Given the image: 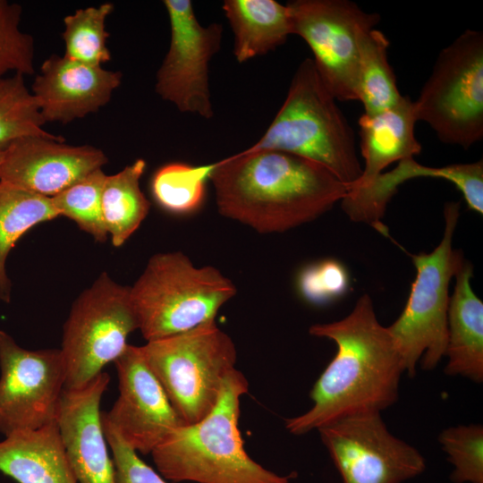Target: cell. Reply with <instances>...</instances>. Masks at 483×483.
<instances>
[{
    "label": "cell",
    "mask_w": 483,
    "mask_h": 483,
    "mask_svg": "<svg viewBox=\"0 0 483 483\" xmlns=\"http://www.w3.org/2000/svg\"><path fill=\"white\" fill-rule=\"evenodd\" d=\"M104 433L109 445L118 483H168L165 479L144 462L105 418Z\"/></svg>",
    "instance_id": "cell-33"
},
{
    "label": "cell",
    "mask_w": 483,
    "mask_h": 483,
    "mask_svg": "<svg viewBox=\"0 0 483 483\" xmlns=\"http://www.w3.org/2000/svg\"><path fill=\"white\" fill-rule=\"evenodd\" d=\"M460 216V202L444 208L445 230L439 244L429 253L411 255L416 269L405 307L386 326L401 356L404 372L416 375L417 363L429 371L445 357L447 342L449 285L465 258L453 247Z\"/></svg>",
    "instance_id": "cell-6"
},
{
    "label": "cell",
    "mask_w": 483,
    "mask_h": 483,
    "mask_svg": "<svg viewBox=\"0 0 483 483\" xmlns=\"http://www.w3.org/2000/svg\"><path fill=\"white\" fill-rule=\"evenodd\" d=\"M140 347L184 424L199 421L214 409L237 360L233 341L215 320Z\"/></svg>",
    "instance_id": "cell-7"
},
{
    "label": "cell",
    "mask_w": 483,
    "mask_h": 483,
    "mask_svg": "<svg viewBox=\"0 0 483 483\" xmlns=\"http://www.w3.org/2000/svg\"><path fill=\"white\" fill-rule=\"evenodd\" d=\"M418 177L450 182L461 191L470 210L483 214L482 160L441 167L426 166L417 163L414 158L401 160L393 170L381 173L368 186L347 188L341 200L342 208L352 221L368 224L387 235V227L382 222L387 203L401 184Z\"/></svg>",
    "instance_id": "cell-18"
},
{
    "label": "cell",
    "mask_w": 483,
    "mask_h": 483,
    "mask_svg": "<svg viewBox=\"0 0 483 483\" xmlns=\"http://www.w3.org/2000/svg\"><path fill=\"white\" fill-rule=\"evenodd\" d=\"M416 122L413 101L407 96L386 110L363 114L359 125L365 165L360 177L347 188H364L392 163L419 155L422 147L415 137Z\"/></svg>",
    "instance_id": "cell-19"
},
{
    "label": "cell",
    "mask_w": 483,
    "mask_h": 483,
    "mask_svg": "<svg viewBox=\"0 0 483 483\" xmlns=\"http://www.w3.org/2000/svg\"><path fill=\"white\" fill-rule=\"evenodd\" d=\"M389 41L376 28L359 37L358 100L365 114H374L395 106L402 98L395 75L388 62Z\"/></svg>",
    "instance_id": "cell-25"
},
{
    "label": "cell",
    "mask_w": 483,
    "mask_h": 483,
    "mask_svg": "<svg viewBox=\"0 0 483 483\" xmlns=\"http://www.w3.org/2000/svg\"><path fill=\"white\" fill-rule=\"evenodd\" d=\"M237 289L212 266L196 267L181 251L153 255L130 287L138 329L147 342L188 331L210 320Z\"/></svg>",
    "instance_id": "cell-5"
},
{
    "label": "cell",
    "mask_w": 483,
    "mask_h": 483,
    "mask_svg": "<svg viewBox=\"0 0 483 483\" xmlns=\"http://www.w3.org/2000/svg\"><path fill=\"white\" fill-rule=\"evenodd\" d=\"M218 212L259 233H284L341 202L347 186L323 165L274 149L214 163L209 174Z\"/></svg>",
    "instance_id": "cell-2"
},
{
    "label": "cell",
    "mask_w": 483,
    "mask_h": 483,
    "mask_svg": "<svg viewBox=\"0 0 483 483\" xmlns=\"http://www.w3.org/2000/svg\"><path fill=\"white\" fill-rule=\"evenodd\" d=\"M64 142L61 136L14 141L4 152L0 181L52 198L107 163L100 148Z\"/></svg>",
    "instance_id": "cell-15"
},
{
    "label": "cell",
    "mask_w": 483,
    "mask_h": 483,
    "mask_svg": "<svg viewBox=\"0 0 483 483\" xmlns=\"http://www.w3.org/2000/svg\"><path fill=\"white\" fill-rule=\"evenodd\" d=\"M318 432L343 483H402L425 470L422 454L394 436L380 412L347 416Z\"/></svg>",
    "instance_id": "cell-11"
},
{
    "label": "cell",
    "mask_w": 483,
    "mask_h": 483,
    "mask_svg": "<svg viewBox=\"0 0 483 483\" xmlns=\"http://www.w3.org/2000/svg\"><path fill=\"white\" fill-rule=\"evenodd\" d=\"M0 471L18 483H78L56 420L0 441Z\"/></svg>",
    "instance_id": "cell-21"
},
{
    "label": "cell",
    "mask_w": 483,
    "mask_h": 483,
    "mask_svg": "<svg viewBox=\"0 0 483 483\" xmlns=\"http://www.w3.org/2000/svg\"><path fill=\"white\" fill-rule=\"evenodd\" d=\"M65 378L60 349H25L0 330V433L55 421Z\"/></svg>",
    "instance_id": "cell-12"
},
{
    "label": "cell",
    "mask_w": 483,
    "mask_h": 483,
    "mask_svg": "<svg viewBox=\"0 0 483 483\" xmlns=\"http://www.w3.org/2000/svg\"><path fill=\"white\" fill-rule=\"evenodd\" d=\"M250 150L274 149L319 164L346 186L361 175L355 137L311 58L296 69L284 102Z\"/></svg>",
    "instance_id": "cell-4"
},
{
    "label": "cell",
    "mask_w": 483,
    "mask_h": 483,
    "mask_svg": "<svg viewBox=\"0 0 483 483\" xmlns=\"http://www.w3.org/2000/svg\"><path fill=\"white\" fill-rule=\"evenodd\" d=\"M114 11L112 3L76 10L64 18V55L93 66H102L111 59L107 47L110 36L106 21Z\"/></svg>",
    "instance_id": "cell-28"
},
{
    "label": "cell",
    "mask_w": 483,
    "mask_h": 483,
    "mask_svg": "<svg viewBox=\"0 0 483 483\" xmlns=\"http://www.w3.org/2000/svg\"><path fill=\"white\" fill-rule=\"evenodd\" d=\"M114 363L119 395L103 415L137 453H151L184 423L145 362L140 346L128 344Z\"/></svg>",
    "instance_id": "cell-14"
},
{
    "label": "cell",
    "mask_w": 483,
    "mask_h": 483,
    "mask_svg": "<svg viewBox=\"0 0 483 483\" xmlns=\"http://www.w3.org/2000/svg\"><path fill=\"white\" fill-rule=\"evenodd\" d=\"M46 123L38 102L24 81L14 73L0 80V153L14 141L31 136L55 137L44 130Z\"/></svg>",
    "instance_id": "cell-26"
},
{
    "label": "cell",
    "mask_w": 483,
    "mask_h": 483,
    "mask_svg": "<svg viewBox=\"0 0 483 483\" xmlns=\"http://www.w3.org/2000/svg\"><path fill=\"white\" fill-rule=\"evenodd\" d=\"M244 375L233 369L214 409L202 419L174 429L151 453L159 473L174 482L290 483L291 475L271 471L246 453L238 421Z\"/></svg>",
    "instance_id": "cell-3"
},
{
    "label": "cell",
    "mask_w": 483,
    "mask_h": 483,
    "mask_svg": "<svg viewBox=\"0 0 483 483\" xmlns=\"http://www.w3.org/2000/svg\"><path fill=\"white\" fill-rule=\"evenodd\" d=\"M472 275L473 267L464 259L449 300L445 373L479 384L483 381V302L471 287Z\"/></svg>",
    "instance_id": "cell-20"
},
{
    "label": "cell",
    "mask_w": 483,
    "mask_h": 483,
    "mask_svg": "<svg viewBox=\"0 0 483 483\" xmlns=\"http://www.w3.org/2000/svg\"><path fill=\"white\" fill-rule=\"evenodd\" d=\"M170 24V44L156 75L155 90L182 113L210 119L209 63L220 50L224 28L203 26L190 0H164Z\"/></svg>",
    "instance_id": "cell-13"
},
{
    "label": "cell",
    "mask_w": 483,
    "mask_h": 483,
    "mask_svg": "<svg viewBox=\"0 0 483 483\" xmlns=\"http://www.w3.org/2000/svg\"><path fill=\"white\" fill-rule=\"evenodd\" d=\"M3 156H4V153H0V168H1L2 161H3Z\"/></svg>",
    "instance_id": "cell-34"
},
{
    "label": "cell",
    "mask_w": 483,
    "mask_h": 483,
    "mask_svg": "<svg viewBox=\"0 0 483 483\" xmlns=\"http://www.w3.org/2000/svg\"><path fill=\"white\" fill-rule=\"evenodd\" d=\"M214 163L192 165L182 162L168 163L156 171L151 192L156 202L174 214L196 211L203 203L206 184Z\"/></svg>",
    "instance_id": "cell-27"
},
{
    "label": "cell",
    "mask_w": 483,
    "mask_h": 483,
    "mask_svg": "<svg viewBox=\"0 0 483 483\" xmlns=\"http://www.w3.org/2000/svg\"><path fill=\"white\" fill-rule=\"evenodd\" d=\"M106 174L97 169L52 197L59 216L70 218L96 242L107 239L101 209V194Z\"/></svg>",
    "instance_id": "cell-29"
},
{
    "label": "cell",
    "mask_w": 483,
    "mask_h": 483,
    "mask_svg": "<svg viewBox=\"0 0 483 483\" xmlns=\"http://www.w3.org/2000/svg\"><path fill=\"white\" fill-rule=\"evenodd\" d=\"M439 140L469 148L483 137V33L467 30L438 54L413 101Z\"/></svg>",
    "instance_id": "cell-8"
},
{
    "label": "cell",
    "mask_w": 483,
    "mask_h": 483,
    "mask_svg": "<svg viewBox=\"0 0 483 483\" xmlns=\"http://www.w3.org/2000/svg\"><path fill=\"white\" fill-rule=\"evenodd\" d=\"M438 441L453 469L454 483H483V427L480 424L447 428Z\"/></svg>",
    "instance_id": "cell-30"
},
{
    "label": "cell",
    "mask_w": 483,
    "mask_h": 483,
    "mask_svg": "<svg viewBox=\"0 0 483 483\" xmlns=\"http://www.w3.org/2000/svg\"><path fill=\"white\" fill-rule=\"evenodd\" d=\"M130 286L103 272L76 298L64 325L60 351L65 366V388L91 381L124 352L128 336L138 329Z\"/></svg>",
    "instance_id": "cell-9"
},
{
    "label": "cell",
    "mask_w": 483,
    "mask_h": 483,
    "mask_svg": "<svg viewBox=\"0 0 483 483\" xmlns=\"http://www.w3.org/2000/svg\"><path fill=\"white\" fill-rule=\"evenodd\" d=\"M309 332L332 340L337 350L310 391L311 408L285 419L291 434L318 430L358 413L381 412L397 401L403 364L369 294L343 318L312 325Z\"/></svg>",
    "instance_id": "cell-1"
},
{
    "label": "cell",
    "mask_w": 483,
    "mask_h": 483,
    "mask_svg": "<svg viewBox=\"0 0 483 483\" xmlns=\"http://www.w3.org/2000/svg\"><path fill=\"white\" fill-rule=\"evenodd\" d=\"M109 381L103 371L81 387L64 388L61 397L56 422L78 483H118L100 411Z\"/></svg>",
    "instance_id": "cell-16"
},
{
    "label": "cell",
    "mask_w": 483,
    "mask_h": 483,
    "mask_svg": "<svg viewBox=\"0 0 483 483\" xmlns=\"http://www.w3.org/2000/svg\"><path fill=\"white\" fill-rule=\"evenodd\" d=\"M121 81L120 72L54 54L41 64L31 92L46 123L65 124L97 112Z\"/></svg>",
    "instance_id": "cell-17"
},
{
    "label": "cell",
    "mask_w": 483,
    "mask_h": 483,
    "mask_svg": "<svg viewBox=\"0 0 483 483\" xmlns=\"http://www.w3.org/2000/svg\"><path fill=\"white\" fill-rule=\"evenodd\" d=\"M21 13L20 4L0 0V80L9 72L35 73L34 39L20 28Z\"/></svg>",
    "instance_id": "cell-31"
},
{
    "label": "cell",
    "mask_w": 483,
    "mask_h": 483,
    "mask_svg": "<svg viewBox=\"0 0 483 483\" xmlns=\"http://www.w3.org/2000/svg\"><path fill=\"white\" fill-rule=\"evenodd\" d=\"M59 216L52 199L0 181V300L9 303L12 283L6 259L30 228Z\"/></svg>",
    "instance_id": "cell-24"
},
{
    "label": "cell",
    "mask_w": 483,
    "mask_h": 483,
    "mask_svg": "<svg viewBox=\"0 0 483 483\" xmlns=\"http://www.w3.org/2000/svg\"><path fill=\"white\" fill-rule=\"evenodd\" d=\"M350 275L345 266L332 258L305 267L297 278L298 291L307 301L322 305L343 297L350 288Z\"/></svg>",
    "instance_id": "cell-32"
},
{
    "label": "cell",
    "mask_w": 483,
    "mask_h": 483,
    "mask_svg": "<svg viewBox=\"0 0 483 483\" xmlns=\"http://www.w3.org/2000/svg\"><path fill=\"white\" fill-rule=\"evenodd\" d=\"M292 34L312 51L313 63L336 100H358L359 37L380 21L349 0H292L286 4Z\"/></svg>",
    "instance_id": "cell-10"
},
{
    "label": "cell",
    "mask_w": 483,
    "mask_h": 483,
    "mask_svg": "<svg viewBox=\"0 0 483 483\" xmlns=\"http://www.w3.org/2000/svg\"><path fill=\"white\" fill-rule=\"evenodd\" d=\"M144 159H136L120 172L106 175L101 194L104 225L114 247H121L148 216L150 203L140 181L146 169Z\"/></svg>",
    "instance_id": "cell-23"
},
{
    "label": "cell",
    "mask_w": 483,
    "mask_h": 483,
    "mask_svg": "<svg viewBox=\"0 0 483 483\" xmlns=\"http://www.w3.org/2000/svg\"><path fill=\"white\" fill-rule=\"evenodd\" d=\"M222 8L233 34V55L240 64L275 50L292 34L287 6L275 0H225Z\"/></svg>",
    "instance_id": "cell-22"
}]
</instances>
